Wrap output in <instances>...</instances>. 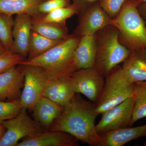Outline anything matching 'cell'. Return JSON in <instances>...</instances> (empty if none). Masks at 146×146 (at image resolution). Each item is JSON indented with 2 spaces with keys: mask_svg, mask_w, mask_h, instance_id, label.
Returning <instances> with one entry per match:
<instances>
[{
  "mask_svg": "<svg viewBox=\"0 0 146 146\" xmlns=\"http://www.w3.org/2000/svg\"><path fill=\"white\" fill-rule=\"evenodd\" d=\"M98 114L96 104L84 99L76 93L48 130L67 132L90 146H102L95 121Z\"/></svg>",
  "mask_w": 146,
  "mask_h": 146,
  "instance_id": "6da1fadb",
  "label": "cell"
},
{
  "mask_svg": "<svg viewBox=\"0 0 146 146\" xmlns=\"http://www.w3.org/2000/svg\"><path fill=\"white\" fill-rule=\"evenodd\" d=\"M80 38L73 33L43 54L25 59L20 65L40 67L50 80L71 77L78 70L74 60V53Z\"/></svg>",
  "mask_w": 146,
  "mask_h": 146,
  "instance_id": "7a4b0ae2",
  "label": "cell"
},
{
  "mask_svg": "<svg viewBox=\"0 0 146 146\" xmlns=\"http://www.w3.org/2000/svg\"><path fill=\"white\" fill-rule=\"evenodd\" d=\"M137 7L126 0L119 13L110 23L117 30L120 43L130 51L146 48L145 21Z\"/></svg>",
  "mask_w": 146,
  "mask_h": 146,
  "instance_id": "3957f363",
  "label": "cell"
},
{
  "mask_svg": "<svg viewBox=\"0 0 146 146\" xmlns=\"http://www.w3.org/2000/svg\"><path fill=\"white\" fill-rule=\"evenodd\" d=\"M94 36L97 52L94 68L106 78L123 63L130 51L120 43L117 30L112 25L100 30Z\"/></svg>",
  "mask_w": 146,
  "mask_h": 146,
  "instance_id": "277c9868",
  "label": "cell"
},
{
  "mask_svg": "<svg viewBox=\"0 0 146 146\" xmlns=\"http://www.w3.org/2000/svg\"><path fill=\"white\" fill-rule=\"evenodd\" d=\"M134 83L126 78L121 67L114 68L105 78L104 87L96 102V110L102 115L112 108L133 96Z\"/></svg>",
  "mask_w": 146,
  "mask_h": 146,
  "instance_id": "5b68a950",
  "label": "cell"
},
{
  "mask_svg": "<svg viewBox=\"0 0 146 146\" xmlns=\"http://www.w3.org/2000/svg\"><path fill=\"white\" fill-rule=\"evenodd\" d=\"M6 131L0 140V146H16L20 140L35 136L45 131L28 115L27 110L22 108L15 117L1 123Z\"/></svg>",
  "mask_w": 146,
  "mask_h": 146,
  "instance_id": "8992f818",
  "label": "cell"
},
{
  "mask_svg": "<svg viewBox=\"0 0 146 146\" xmlns=\"http://www.w3.org/2000/svg\"><path fill=\"white\" fill-rule=\"evenodd\" d=\"M24 65V85L19 101L22 108L32 112L37 102L43 97L49 78L42 68Z\"/></svg>",
  "mask_w": 146,
  "mask_h": 146,
  "instance_id": "52a82bcc",
  "label": "cell"
},
{
  "mask_svg": "<svg viewBox=\"0 0 146 146\" xmlns=\"http://www.w3.org/2000/svg\"><path fill=\"white\" fill-rule=\"evenodd\" d=\"M134 101L133 96L102 113L101 119L96 125L98 133L101 134L130 127Z\"/></svg>",
  "mask_w": 146,
  "mask_h": 146,
  "instance_id": "ba28073f",
  "label": "cell"
},
{
  "mask_svg": "<svg viewBox=\"0 0 146 146\" xmlns=\"http://www.w3.org/2000/svg\"><path fill=\"white\" fill-rule=\"evenodd\" d=\"M71 77L76 93L83 94L96 103L104 87V76L94 67L78 70Z\"/></svg>",
  "mask_w": 146,
  "mask_h": 146,
  "instance_id": "9c48e42d",
  "label": "cell"
},
{
  "mask_svg": "<svg viewBox=\"0 0 146 146\" xmlns=\"http://www.w3.org/2000/svg\"><path fill=\"white\" fill-rule=\"evenodd\" d=\"M78 25L73 34L78 37L94 36L100 30L110 25L111 19L100 5H92L78 14Z\"/></svg>",
  "mask_w": 146,
  "mask_h": 146,
  "instance_id": "30bf717a",
  "label": "cell"
},
{
  "mask_svg": "<svg viewBox=\"0 0 146 146\" xmlns=\"http://www.w3.org/2000/svg\"><path fill=\"white\" fill-rule=\"evenodd\" d=\"M25 65L13 66L0 74V101L20 99L23 87Z\"/></svg>",
  "mask_w": 146,
  "mask_h": 146,
  "instance_id": "8fae6325",
  "label": "cell"
},
{
  "mask_svg": "<svg viewBox=\"0 0 146 146\" xmlns=\"http://www.w3.org/2000/svg\"><path fill=\"white\" fill-rule=\"evenodd\" d=\"M78 141L64 131L45 130L35 136L23 138L16 146H77Z\"/></svg>",
  "mask_w": 146,
  "mask_h": 146,
  "instance_id": "7c38bea8",
  "label": "cell"
},
{
  "mask_svg": "<svg viewBox=\"0 0 146 146\" xmlns=\"http://www.w3.org/2000/svg\"><path fill=\"white\" fill-rule=\"evenodd\" d=\"M32 17L25 14L16 15L13 29V43L11 51L28 57L29 44L31 36Z\"/></svg>",
  "mask_w": 146,
  "mask_h": 146,
  "instance_id": "4fadbf2b",
  "label": "cell"
},
{
  "mask_svg": "<svg viewBox=\"0 0 146 146\" xmlns=\"http://www.w3.org/2000/svg\"><path fill=\"white\" fill-rule=\"evenodd\" d=\"M76 94L72 77L49 79L47 82L43 97L64 108Z\"/></svg>",
  "mask_w": 146,
  "mask_h": 146,
  "instance_id": "5bb4252c",
  "label": "cell"
},
{
  "mask_svg": "<svg viewBox=\"0 0 146 146\" xmlns=\"http://www.w3.org/2000/svg\"><path fill=\"white\" fill-rule=\"evenodd\" d=\"M121 68L131 83L146 81V48L130 51Z\"/></svg>",
  "mask_w": 146,
  "mask_h": 146,
  "instance_id": "9a60e30c",
  "label": "cell"
},
{
  "mask_svg": "<svg viewBox=\"0 0 146 146\" xmlns=\"http://www.w3.org/2000/svg\"><path fill=\"white\" fill-rule=\"evenodd\" d=\"M100 135L102 146H122L133 140L146 137V124L119 129Z\"/></svg>",
  "mask_w": 146,
  "mask_h": 146,
  "instance_id": "2e32d148",
  "label": "cell"
},
{
  "mask_svg": "<svg viewBox=\"0 0 146 146\" xmlns=\"http://www.w3.org/2000/svg\"><path fill=\"white\" fill-rule=\"evenodd\" d=\"M64 108L48 98L42 97L33 110L32 117L45 130H49Z\"/></svg>",
  "mask_w": 146,
  "mask_h": 146,
  "instance_id": "e0dca14e",
  "label": "cell"
},
{
  "mask_svg": "<svg viewBox=\"0 0 146 146\" xmlns=\"http://www.w3.org/2000/svg\"><path fill=\"white\" fill-rule=\"evenodd\" d=\"M96 52L94 35L80 37L74 53V60L78 70L94 68Z\"/></svg>",
  "mask_w": 146,
  "mask_h": 146,
  "instance_id": "ac0fdd59",
  "label": "cell"
},
{
  "mask_svg": "<svg viewBox=\"0 0 146 146\" xmlns=\"http://www.w3.org/2000/svg\"><path fill=\"white\" fill-rule=\"evenodd\" d=\"M46 0H0V13L8 15L25 14L38 16L39 5Z\"/></svg>",
  "mask_w": 146,
  "mask_h": 146,
  "instance_id": "d6986e66",
  "label": "cell"
},
{
  "mask_svg": "<svg viewBox=\"0 0 146 146\" xmlns=\"http://www.w3.org/2000/svg\"><path fill=\"white\" fill-rule=\"evenodd\" d=\"M32 29L33 31L53 40H63L70 35L66 26L45 22L39 16L32 17Z\"/></svg>",
  "mask_w": 146,
  "mask_h": 146,
  "instance_id": "ffe728a7",
  "label": "cell"
},
{
  "mask_svg": "<svg viewBox=\"0 0 146 146\" xmlns=\"http://www.w3.org/2000/svg\"><path fill=\"white\" fill-rule=\"evenodd\" d=\"M62 41L50 39L32 30L27 59H31L43 54Z\"/></svg>",
  "mask_w": 146,
  "mask_h": 146,
  "instance_id": "44dd1931",
  "label": "cell"
},
{
  "mask_svg": "<svg viewBox=\"0 0 146 146\" xmlns=\"http://www.w3.org/2000/svg\"><path fill=\"white\" fill-rule=\"evenodd\" d=\"M134 104L129 126L146 117V85L145 82L134 83Z\"/></svg>",
  "mask_w": 146,
  "mask_h": 146,
  "instance_id": "7402d4cb",
  "label": "cell"
},
{
  "mask_svg": "<svg viewBox=\"0 0 146 146\" xmlns=\"http://www.w3.org/2000/svg\"><path fill=\"white\" fill-rule=\"evenodd\" d=\"M78 13L76 7L72 3L69 6L58 9L45 15H39V16L45 22L66 26L67 20Z\"/></svg>",
  "mask_w": 146,
  "mask_h": 146,
  "instance_id": "603a6c76",
  "label": "cell"
},
{
  "mask_svg": "<svg viewBox=\"0 0 146 146\" xmlns=\"http://www.w3.org/2000/svg\"><path fill=\"white\" fill-rule=\"evenodd\" d=\"M13 16L0 13V41L7 51H11L13 43Z\"/></svg>",
  "mask_w": 146,
  "mask_h": 146,
  "instance_id": "cb8c5ba5",
  "label": "cell"
},
{
  "mask_svg": "<svg viewBox=\"0 0 146 146\" xmlns=\"http://www.w3.org/2000/svg\"><path fill=\"white\" fill-rule=\"evenodd\" d=\"M22 109L19 100L7 102L0 101V123L15 117Z\"/></svg>",
  "mask_w": 146,
  "mask_h": 146,
  "instance_id": "d4e9b609",
  "label": "cell"
},
{
  "mask_svg": "<svg viewBox=\"0 0 146 146\" xmlns=\"http://www.w3.org/2000/svg\"><path fill=\"white\" fill-rule=\"evenodd\" d=\"M26 58L15 53L7 51L0 54V74L25 60Z\"/></svg>",
  "mask_w": 146,
  "mask_h": 146,
  "instance_id": "484cf974",
  "label": "cell"
},
{
  "mask_svg": "<svg viewBox=\"0 0 146 146\" xmlns=\"http://www.w3.org/2000/svg\"><path fill=\"white\" fill-rule=\"evenodd\" d=\"M71 4V0H46L38 7V16L45 15L58 9L69 6Z\"/></svg>",
  "mask_w": 146,
  "mask_h": 146,
  "instance_id": "4316f807",
  "label": "cell"
},
{
  "mask_svg": "<svg viewBox=\"0 0 146 146\" xmlns=\"http://www.w3.org/2000/svg\"><path fill=\"white\" fill-rule=\"evenodd\" d=\"M126 0H101L99 4L105 12L111 19L116 17Z\"/></svg>",
  "mask_w": 146,
  "mask_h": 146,
  "instance_id": "83f0119b",
  "label": "cell"
},
{
  "mask_svg": "<svg viewBox=\"0 0 146 146\" xmlns=\"http://www.w3.org/2000/svg\"><path fill=\"white\" fill-rule=\"evenodd\" d=\"M101 0H72V3L76 7L78 13L86 10L90 6L94 3L99 2Z\"/></svg>",
  "mask_w": 146,
  "mask_h": 146,
  "instance_id": "f1b7e54d",
  "label": "cell"
},
{
  "mask_svg": "<svg viewBox=\"0 0 146 146\" xmlns=\"http://www.w3.org/2000/svg\"><path fill=\"white\" fill-rule=\"evenodd\" d=\"M137 8L141 17L145 21H146V3L138 5Z\"/></svg>",
  "mask_w": 146,
  "mask_h": 146,
  "instance_id": "f546056e",
  "label": "cell"
},
{
  "mask_svg": "<svg viewBox=\"0 0 146 146\" xmlns=\"http://www.w3.org/2000/svg\"><path fill=\"white\" fill-rule=\"evenodd\" d=\"M6 131V128L2 124L0 123V140L2 138Z\"/></svg>",
  "mask_w": 146,
  "mask_h": 146,
  "instance_id": "4dcf8cb0",
  "label": "cell"
},
{
  "mask_svg": "<svg viewBox=\"0 0 146 146\" xmlns=\"http://www.w3.org/2000/svg\"><path fill=\"white\" fill-rule=\"evenodd\" d=\"M129 1L136 5L137 6L141 4L146 3V0H129Z\"/></svg>",
  "mask_w": 146,
  "mask_h": 146,
  "instance_id": "1f68e13d",
  "label": "cell"
},
{
  "mask_svg": "<svg viewBox=\"0 0 146 146\" xmlns=\"http://www.w3.org/2000/svg\"><path fill=\"white\" fill-rule=\"evenodd\" d=\"M6 51H7L5 49V47H4L2 44L1 42L0 41V54L3 53L5 52Z\"/></svg>",
  "mask_w": 146,
  "mask_h": 146,
  "instance_id": "d6a6232c",
  "label": "cell"
},
{
  "mask_svg": "<svg viewBox=\"0 0 146 146\" xmlns=\"http://www.w3.org/2000/svg\"><path fill=\"white\" fill-rule=\"evenodd\" d=\"M143 145L144 146H146V142H145V143Z\"/></svg>",
  "mask_w": 146,
  "mask_h": 146,
  "instance_id": "836d02e7",
  "label": "cell"
},
{
  "mask_svg": "<svg viewBox=\"0 0 146 146\" xmlns=\"http://www.w3.org/2000/svg\"><path fill=\"white\" fill-rule=\"evenodd\" d=\"M145 83L146 85V81H145Z\"/></svg>",
  "mask_w": 146,
  "mask_h": 146,
  "instance_id": "e575fe53",
  "label": "cell"
},
{
  "mask_svg": "<svg viewBox=\"0 0 146 146\" xmlns=\"http://www.w3.org/2000/svg\"><path fill=\"white\" fill-rule=\"evenodd\" d=\"M145 25H146V21H145Z\"/></svg>",
  "mask_w": 146,
  "mask_h": 146,
  "instance_id": "d590c367",
  "label": "cell"
}]
</instances>
